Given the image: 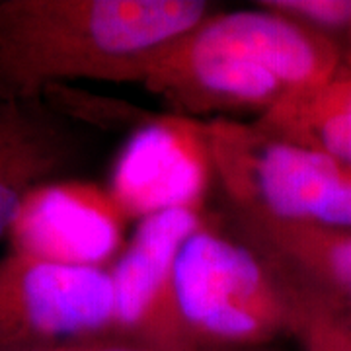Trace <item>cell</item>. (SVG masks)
<instances>
[{"label":"cell","mask_w":351,"mask_h":351,"mask_svg":"<svg viewBox=\"0 0 351 351\" xmlns=\"http://www.w3.org/2000/svg\"><path fill=\"white\" fill-rule=\"evenodd\" d=\"M8 351H166L154 348L151 343H145L141 339L129 338L117 332H104L84 338L64 339L45 346H34V348H20V350Z\"/></svg>","instance_id":"14"},{"label":"cell","mask_w":351,"mask_h":351,"mask_svg":"<svg viewBox=\"0 0 351 351\" xmlns=\"http://www.w3.org/2000/svg\"><path fill=\"white\" fill-rule=\"evenodd\" d=\"M285 289L289 336L301 351H351V311L308 279L269 258Z\"/></svg>","instance_id":"12"},{"label":"cell","mask_w":351,"mask_h":351,"mask_svg":"<svg viewBox=\"0 0 351 351\" xmlns=\"http://www.w3.org/2000/svg\"><path fill=\"white\" fill-rule=\"evenodd\" d=\"M346 57L338 41L256 2V8L205 16L152 55L137 84L191 119L262 117L322 86Z\"/></svg>","instance_id":"1"},{"label":"cell","mask_w":351,"mask_h":351,"mask_svg":"<svg viewBox=\"0 0 351 351\" xmlns=\"http://www.w3.org/2000/svg\"><path fill=\"white\" fill-rule=\"evenodd\" d=\"M234 230L351 311V230L230 211Z\"/></svg>","instance_id":"10"},{"label":"cell","mask_w":351,"mask_h":351,"mask_svg":"<svg viewBox=\"0 0 351 351\" xmlns=\"http://www.w3.org/2000/svg\"><path fill=\"white\" fill-rule=\"evenodd\" d=\"M258 4L322 32L351 57V0H260Z\"/></svg>","instance_id":"13"},{"label":"cell","mask_w":351,"mask_h":351,"mask_svg":"<svg viewBox=\"0 0 351 351\" xmlns=\"http://www.w3.org/2000/svg\"><path fill=\"white\" fill-rule=\"evenodd\" d=\"M76 123L43 98L0 100V240L32 189L78 166L84 143Z\"/></svg>","instance_id":"9"},{"label":"cell","mask_w":351,"mask_h":351,"mask_svg":"<svg viewBox=\"0 0 351 351\" xmlns=\"http://www.w3.org/2000/svg\"><path fill=\"white\" fill-rule=\"evenodd\" d=\"M131 221L108 186L59 178L32 189L8 228V250L73 267L110 269L125 250Z\"/></svg>","instance_id":"8"},{"label":"cell","mask_w":351,"mask_h":351,"mask_svg":"<svg viewBox=\"0 0 351 351\" xmlns=\"http://www.w3.org/2000/svg\"><path fill=\"white\" fill-rule=\"evenodd\" d=\"M215 180L230 211L351 230V168L256 121H205Z\"/></svg>","instance_id":"4"},{"label":"cell","mask_w":351,"mask_h":351,"mask_svg":"<svg viewBox=\"0 0 351 351\" xmlns=\"http://www.w3.org/2000/svg\"><path fill=\"white\" fill-rule=\"evenodd\" d=\"M113 330L110 269L0 256V351Z\"/></svg>","instance_id":"5"},{"label":"cell","mask_w":351,"mask_h":351,"mask_svg":"<svg viewBox=\"0 0 351 351\" xmlns=\"http://www.w3.org/2000/svg\"><path fill=\"white\" fill-rule=\"evenodd\" d=\"M211 12L203 0H0V100L76 80L137 84L154 53Z\"/></svg>","instance_id":"2"},{"label":"cell","mask_w":351,"mask_h":351,"mask_svg":"<svg viewBox=\"0 0 351 351\" xmlns=\"http://www.w3.org/2000/svg\"><path fill=\"white\" fill-rule=\"evenodd\" d=\"M215 180L205 121L178 113L145 119L125 138L108 189L129 221L205 207Z\"/></svg>","instance_id":"7"},{"label":"cell","mask_w":351,"mask_h":351,"mask_svg":"<svg viewBox=\"0 0 351 351\" xmlns=\"http://www.w3.org/2000/svg\"><path fill=\"white\" fill-rule=\"evenodd\" d=\"M182 320L199 351H254L289 336V306L276 265L239 232L207 221L176 262Z\"/></svg>","instance_id":"3"},{"label":"cell","mask_w":351,"mask_h":351,"mask_svg":"<svg viewBox=\"0 0 351 351\" xmlns=\"http://www.w3.org/2000/svg\"><path fill=\"white\" fill-rule=\"evenodd\" d=\"M254 121L351 168V57L322 86L291 96Z\"/></svg>","instance_id":"11"},{"label":"cell","mask_w":351,"mask_h":351,"mask_svg":"<svg viewBox=\"0 0 351 351\" xmlns=\"http://www.w3.org/2000/svg\"><path fill=\"white\" fill-rule=\"evenodd\" d=\"M207 221L205 207L170 209L138 221L110 267L117 334L166 351H199L178 308L176 262L184 242Z\"/></svg>","instance_id":"6"}]
</instances>
